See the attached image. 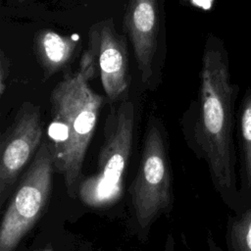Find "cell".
<instances>
[{"instance_id": "6da1fadb", "label": "cell", "mask_w": 251, "mask_h": 251, "mask_svg": "<svg viewBox=\"0 0 251 251\" xmlns=\"http://www.w3.org/2000/svg\"><path fill=\"white\" fill-rule=\"evenodd\" d=\"M199 75L190 143L207 163L213 184L224 202L237 213L243 209L238 193L234 143L239 86L232 81L226 45L213 33L206 39Z\"/></svg>"}, {"instance_id": "7a4b0ae2", "label": "cell", "mask_w": 251, "mask_h": 251, "mask_svg": "<svg viewBox=\"0 0 251 251\" xmlns=\"http://www.w3.org/2000/svg\"><path fill=\"white\" fill-rule=\"evenodd\" d=\"M97 71L86 49L74 72H68L50 94V124L47 134L55 168L63 176L68 194L77 196L83 161L95 132L105 97L89 84Z\"/></svg>"}, {"instance_id": "3957f363", "label": "cell", "mask_w": 251, "mask_h": 251, "mask_svg": "<svg viewBox=\"0 0 251 251\" xmlns=\"http://www.w3.org/2000/svg\"><path fill=\"white\" fill-rule=\"evenodd\" d=\"M134 134V106L129 100L111 104L104 123L96 172L82 178L77 196L87 206L102 208L122 195Z\"/></svg>"}, {"instance_id": "277c9868", "label": "cell", "mask_w": 251, "mask_h": 251, "mask_svg": "<svg viewBox=\"0 0 251 251\" xmlns=\"http://www.w3.org/2000/svg\"><path fill=\"white\" fill-rule=\"evenodd\" d=\"M54 169L51 145L42 142L3 215L0 251H14L40 218L49 200Z\"/></svg>"}, {"instance_id": "5b68a950", "label": "cell", "mask_w": 251, "mask_h": 251, "mask_svg": "<svg viewBox=\"0 0 251 251\" xmlns=\"http://www.w3.org/2000/svg\"><path fill=\"white\" fill-rule=\"evenodd\" d=\"M168 151L156 122L148 125L138 171L130 188L134 216L141 227L172 205V181Z\"/></svg>"}, {"instance_id": "8992f818", "label": "cell", "mask_w": 251, "mask_h": 251, "mask_svg": "<svg viewBox=\"0 0 251 251\" xmlns=\"http://www.w3.org/2000/svg\"><path fill=\"white\" fill-rule=\"evenodd\" d=\"M43 127L39 106L24 102L0 141V206L10 196L24 169L41 146Z\"/></svg>"}, {"instance_id": "52a82bcc", "label": "cell", "mask_w": 251, "mask_h": 251, "mask_svg": "<svg viewBox=\"0 0 251 251\" xmlns=\"http://www.w3.org/2000/svg\"><path fill=\"white\" fill-rule=\"evenodd\" d=\"M87 49L96 62L106 98L111 104L128 100L127 44L116 30L112 19L99 21L89 27Z\"/></svg>"}, {"instance_id": "ba28073f", "label": "cell", "mask_w": 251, "mask_h": 251, "mask_svg": "<svg viewBox=\"0 0 251 251\" xmlns=\"http://www.w3.org/2000/svg\"><path fill=\"white\" fill-rule=\"evenodd\" d=\"M124 29L132 45L141 80L148 83L153 75L160 29L158 0H128Z\"/></svg>"}, {"instance_id": "9c48e42d", "label": "cell", "mask_w": 251, "mask_h": 251, "mask_svg": "<svg viewBox=\"0 0 251 251\" xmlns=\"http://www.w3.org/2000/svg\"><path fill=\"white\" fill-rule=\"evenodd\" d=\"M79 40L74 35L61 34L43 28L33 36V52L42 69L43 80L65 69L74 59Z\"/></svg>"}, {"instance_id": "30bf717a", "label": "cell", "mask_w": 251, "mask_h": 251, "mask_svg": "<svg viewBox=\"0 0 251 251\" xmlns=\"http://www.w3.org/2000/svg\"><path fill=\"white\" fill-rule=\"evenodd\" d=\"M235 137L239 152L238 193L242 207L251 205V84L236 111Z\"/></svg>"}, {"instance_id": "8fae6325", "label": "cell", "mask_w": 251, "mask_h": 251, "mask_svg": "<svg viewBox=\"0 0 251 251\" xmlns=\"http://www.w3.org/2000/svg\"><path fill=\"white\" fill-rule=\"evenodd\" d=\"M226 244L228 251H251V205L229 217Z\"/></svg>"}, {"instance_id": "7c38bea8", "label": "cell", "mask_w": 251, "mask_h": 251, "mask_svg": "<svg viewBox=\"0 0 251 251\" xmlns=\"http://www.w3.org/2000/svg\"><path fill=\"white\" fill-rule=\"evenodd\" d=\"M11 63L4 50L0 51V95L3 96L7 88V81L10 75Z\"/></svg>"}, {"instance_id": "4fadbf2b", "label": "cell", "mask_w": 251, "mask_h": 251, "mask_svg": "<svg viewBox=\"0 0 251 251\" xmlns=\"http://www.w3.org/2000/svg\"><path fill=\"white\" fill-rule=\"evenodd\" d=\"M182 3L191 6L193 8L202 10V11H209L213 7L214 0H180Z\"/></svg>"}, {"instance_id": "5bb4252c", "label": "cell", "mask_w": 251, "mask_h": 251, "mask_svg": "<svg viewBox=\"0 0 251 251\" xmlns=\"http://www.w3.org/2000/svg\"><path fill=\"white\" fill-rule=\"evenodd\" d=\"M41 251H53V249L50 248V247H48V248H45V249H43V250H41Z\"/></svg>"}, {"instance_id": "9a60e30c", "label": "cell", "mask_w": 251, "mask_h": 251, "mask_svg": "<svg viewBox=\"0 0 251 251\" xmlns=\"http://www.w3.org/2000/svg\"><path fill=\"white\" fill-rule=\"evenodd\" d=\"M27 0H17V2H19V3H23V2H26Z\"/></svg>"}]
</instances>
